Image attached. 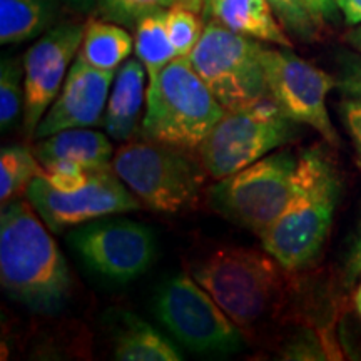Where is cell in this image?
Listing matches in <instances>:
<instances>
[{"label": "cell", "instance_id": "cell-1", "mask_svg": "<svg viewBox=\"0 0 361 361\" xmlns=\"http://www.w3.org/2000/svg\"><path fill=\"white\" fill-rule=\"evenodd\" d=\"M29 200H16L0 214V281L4 291L34 313L64 308L72 278L64 255Z\"/></svg>", "mask_w": 361, "mask_h": 361}, {"label": "cell", "instance_id": "cell-2", "mask_svg": "<svg viewBox=\"0 0 361 361\" xmlns=\"http://www.w3.org/2000/svg\"><path fill=\"white\" fill-rule=\"evenodd\" d=\"M340 196V173L326 149L313 146L301 151L291 200L261 236L264 251L288 271L308 266L331 231Z\"/></svg>", "mask_w": 361, "mask_h": 361}, {"label": "cell", "instance_id": "cell-3", "mask_svg": "<svg viewBox=\"0 0 361 361\" xmlns=\"http://www.w3.org/2000/svg\"><path fill=\"white\" fill-rule=\"evenodd\" d=\"M284 271L268 251L221 247L192 266V278L243 333H256L278 314Z\"/></svg>", "mask_w": 361, "mask_h": 361}, {"label": "cell", "instance_id": "cell-4", "mask_svg": "<svg viewBox=\"0 0 361 361\" xmlns=\"http://www.w3.org/2000/svg\"><path fill=\"white\" fill-rule=\"evenodd\" d=\"M224 112L189 57H176L147 85L141 134L147 141L192 152Z\"/></svg>", "mask_w": 361, "mask_h": 361}, {"label": "cell", "instance_id": "cell-5", "mask_svg": "<svg viewBox=\"0 0 361 361\" xmlns=\"http://www.w3.org/2000/svg\"><path fill=\"white\" fill-rule=\"evenodd\" d=\"M111 168L144 206L164 214L191 207L207 176L191 151L147 139L121 146Z\"/></svg>", "mask_w": 361, "mask_h": 361}, {"label": "cell", "instance_id": "cell-6", "mask_svg": "<svg viewBox=\"0 0 361 361\" xmlns=\"http://www.w3.org/2000/svg\"><path fill=\"white\" fill-rule=\"evenodd\" d=\"M264 45L211 20L189 61L226 111L269 97L263 64Z\"/></svg>", "mask_w": 361, "mask_h": 361}, {"label": "cell", "instance_id": "cell-7", "mask_svg": "<svg viewBox=\"0 0 361 361\" xmlns=\"http://www.w3.org/2000/svg\"><path fill=\"white\" fill-rule=\"evenodd\" d=\"M298 169L290 151L266 154L247 168L219 179L209 191L211 206L231 223L261 236L286 209Z\"/></svg>", "mask_w": 361, "mask_h": 361}, {"label": "cell", "instance_id": "cell-8", "mask_svg": "<svg viewBox=\"0 0 361 361\" xmlns=\"http://www.w3.org/2000/svg\"><path fill=\"white\" fill-rule=\"evenodd\" d=\"M296 123L271 99L226 111L201 142L200 161L213 179L228 178L290 142Z\"/></svg>", "mask_w": 361, "mask_h": 361}, {"label": "cell", "instance_id": "cell-9", "mask_svg": "<svg viewBox=\"0 0 361 361\" xmlns=\"http://www.w3.org/2000/svg\"><path fill=\"white\" fill-rule=\"evenodd\" d=\"M157 319L186 348L201 355H228L241 350L245 333L194 278L176 274L154 298Z\"/></svg>", "mask_w": 361, "mask_h": 361}, {"label": "cell", "instance_id": "cell-10", "mask_svg": "<svg viewBox=\"0 0 361 361\" xmlns=\"http://www.w3.org/2000/svg\"><path fill=\"white\" fill-rule=\"evenodd\" d=\"M263 64L269 97L283 114L296 124L310 126L329 146H338L340 135L326 106L336 78L296 56L291 47H264Z\"/></svg>", "mask_w": 361, "mask_h": 361}, {"label": "cell", "instance_id": "cell-11", "mask_svg": "<svg viewBox=\"0 0 361 361\" xmlns=\"http://www.w3.org/2000/svg\"><path fill=\"white\" fill-rule=\"evenodd\" d=\"M67 239L90 269L116 283L139 278L156 258L152 229L114 214L80 224Z\"/></svg>", "mask_w": 361, "mask_h": 361}, {"label": "cell", "instance_id": "cell-12", "mask_svg": "<svg viewBox=\"0 0 361 361\" xmlns=\"http://www.w3.org/2000/svg\"><path fill=\"white\" fill-rule=\"evenodd\" d=\"M25 196L52 233L139 209V200L112 168L90 171L87 184L74 192L57 191L40 176L29 184Z\"/></svg>", "mask_w": 361, "mask_h": 361}, {"label": "cell", "instance_id": "cell-13", "mask_svg": "<svg viewBox=\"0 0 361 361\" xmlns=\"http://www.w3.org/2000/svg\"><path fill=\"white\" fill-rule=\"evenodd\" d=\"M84 24L59 22L35 40L24 56L25 102L22 129L34 139L35 129L61 92L84 39Z\"/></svg>", "mask_w": 361, "mask_h": 361}, {"label": "cell", "instance_id": "cell-14", "mask_svg": "<svg viewBox=\"0 0 361 361\" xmlns=\"http://www.w3.org/2000/svg\"><path fill=\"white\" fill-rule=\"evenodd\" d=\"M114 72L89 66L79 56L72 62L61 92L45 112L34 141L66 129L96 128L104 123Z\"/></svg>", "mask_w": 361, "mask_h": 361}, {"label": "cell", "instance_id": "cell-15", "mask_svg": "<svg viewBox=\"0 0 361 361\" xmlns=\"http://www.w3.org/2000/svg\"><path fill=\"white\" fill-rule=\"evenodd\" d=\"M146 75V67L139 59H128L116 72L102 123L107 135L114 141H129L137 133L147 94Z\"/></svg>", "mask_w": 361, "mask_h": 361}, {"label": "cell", "instance_id": "cell-16", "mask_svg": "<svg viewBox=\"0 0 361 361\" xmlns=\"http://www.w3.org/2000/svg\"><path fill=\"white\" fill-rule=\"evenodd\" d=\"M34 154L44 168L59 161H69L94 171L111 168L114 147L111 139L104 133L89 128H78L39 139L34 146Z\"/></svg>", "mask_w": 361, "mask_h": 361}, {"label": "cell", "instance_id": "cell-17", "mask_svg": "<svg viewBox=\"0 0 361 361\" xmlns=\"http://www.w3.org/2000/svg\"><path fill=\"white\" fill-rule=\"evenodd\" d=\"M207 11L213 20L234 32L278 47H293L269 0H209Z\"/></svg>", "mask_w": 361, "mask_h": 361}, {"label": "cell", "instance_id": "cell-18", "mask_svg": "<svg viewBox=\"0 0 361 361\" xmlns=\"http://www.w3.org/2000/svg\"><path fill=\"white\" fill-rule=\"evenodd\" d=\"M61 0H0V44L39 39L59 24Z\"/></svg>", "mask_w": 361, "mask_h": 361}, {"label": "cell", "instance_id": "cell-19", "mask_svg": "<svg viewBox=\"0 0 361 361\" xmlns=\"http://www.w3.org/2000/svg\"><path fill=\"white\" fill-rule=\"evenodd\" d=\"M114 360L179 361L183 355L154 326L133 313H123L114 336Z\"/></svg>", "mask_w": 361, "mask_h": 361}, {"label": "cell", "instance_id": "cell-20", "mask_svg": "<svg viewBox=\"0 0 361 361\" xmlns=\"http://www.w3.org/2000/svg\"><path fill=\"white\" fill-rule=\"evenodd\" d=\"M134 49L129 30L114 22L92 19L85 24L84 39L78 56L101 71H117Z\"/></svg>", "mask_w": 361, "mask_h": 361}, {"label": "cell", "instance_id": "cell-21", "mask_svg": "<svg viewBox=\"0 0 361 361\" xmlns=\"http://www.w3.org/2000/svg\"><path fill=\"white\" fill-rule=\"evenodd\" d=\"M134 51L146 67L149 82H152L159 72L178 57L166 27V12L152 13L135 25Z\"/></svg>", "mask_w": 361, "mask_h": 361}, {"label": "cell", "instance_id": "cell-22", "mask_svg": "<svg viewBox=\"0 0 361 361\" xmlns=\"http://www.w3.org/2000/svg\"><path fill=\"white\" fill-rule=\"evenodd\" d=\"M45 176L34 151L20 146H7L0 151V202L2 207L19 200L35 178Z\"/></svg>", "mask_w": 361, "mask_h": 361}, {"label": "cell", "instance_id": "cell-23", "mask_svg": "<svg viewBox=\"0 0 361 361\" xmlns=\"http://www.w3.org/2000/svg\"><path fill=\"white\" fill-rule=\"evenodd\" d=\"M24 62L4 57L0 62V128L4 133L24 114Z\"/></svg>", "mask_w": 361, "mask_h": 361}, {"label": "cell", "instance_id": "cell-24", "mask_svg": "<svg viewBox=\"0 0 361 361\" xmlns=\"http://www.w3.org/2000/svg\"><path fill=\"white\" fill-rule=\"evenodd\" d=\"M174 4L176 0H96L94 12L99 19L134 30L142 19L166 12Z\"/></svg>", "mask_w": 361, "mask_h": 361}, {"label": "cell", "instance_id": "cell-25", "mask_svg": "<svg viewBox=\"0 0 361 361\" xmlns=\"http://www.w3.org/2000/svg\"><path fill=\"white\" fill-rule=\"evenodd\" d=\"M166 27L178 57H189L202 37L204 27L200 13L176 2L166 11Z\"/></svg>", "mask_w": 361, "mask_h": 361}, {"label": "cell", "instance_id": "cell-26", "mask_svg": "<svg viewBox=\"0 0 361 361\" xmlns=\"http://www.w3.org/2000/svg\"><path fill=\"white\" fill-rule=\"evenodd\" d=\"M269 4L288 34L305 42L316 39L319 24L301 0H269Z\"/></svg>", "mask_w": 361, "mask_h": 361}, {"label": "cell", "instance_id": "cell-27", "mask_svg": "<svg viewBox=\"0 0 361 361\" xmlns=\"http://www.w3.org/2000/svg\"><path fill=\"white\" fill-rule=\"evenodd\" d=\"M90 171L69 161H59L45 166L44 178L54 189L61 192H74L84 188L89 180Z\"/></svg>", "mask_w": 361, "mask_h": 361}, {"label": "cell", "instance_id": "cell-28", "mask_svg": "<svg viewBox=\"0 0 361 361\" xmlns=\"http://www.w3.org/2000/svg\"><path fill=\"white\" fill-rule=\"evenodd\" d=\"M336 62V89L345 97L361 101V54L343 51Z\"/></svg>", "mask_w": 361, "mask_h": 361}, {"label": "cell", "instance_id": "cell-29", "mask_svg": "<svg viewBox=\"0 0 361 361\" xmlns=\"http://www.w3.org/2000/svg\"><path fill=\"white\" fill-rule=\"evenodd\" d=\"M340 116L343 124H345L346 133L350 134L356 154L361 159V101L345 97L340 106Z\"/></svg>", "mask_w": 361, "mask_h": 361}, {"label": "cell", "instance_id": "cell-30", "mask_svg": "<svg viewBox=\"0 0 361 361\" xmlns=\"http://www.w3.org/2000/svg\"><path fill=\"white\" fill-rule=\"evenodd\" d=\"M345 276L348 279V283H353L355 279L361 276V218L356 226V233L351 243L348 256H346V264H345Z\"/></svg>", "mask_w": 361, "mask_h": 361}, {"label": "cell", "instance_id": "cell-31", "mask_svg": "<svg viewBox=\"0 0 361 361\" xmlns=\"http://www.w3.org/2000/svg\"><path fill=\"white\" fill-rule=\"evenodd\" d=\"M301 2L318 24L326 19H333L338 11L336 0H301Z\"/></svg>", "mask_w": 361, "mask_h": 361}, {"label": "cell", "instance_id": "cell-32", "mask_svg": "<svg viewBox=\"0 0 361 361\" xmlns=\"http://www.w3.org/2000/svg\"><path fill=\"white\" fill-rule=\"evenodd\" d=\"M343 17L348 25L361 24V0H336Z\"/></svg>", "mask_w": 361, "mask_h": 361}, {"label": "cell", "instance_id": "cell-33", "mask_svg": "<svg viewBox=\"0 0 361 361\" xmlns=\"http://www.w3.org/2000/svg\"><path fill=\"white\" fill-rule=\"evenodd\" d=\"M62 6L79 13H90L96 8V0H61Z\"/></svg>", "mask_w": 361, "mask_h": 361}, {"label": "cell", "instance_id": "cell-34", "mask_svg": "<svg viewBox=\"0 0 361 361\" xmlns=\"http://www.w3.org/2000/svg\"><path fill=\"white\" fill-rule=\"evenodd\" d=\"M346 42H348L355 51L361 52V24L353 25V29L346 34Z\"/></svg>", "mask_w": 361, "mask_h": 361}, {"label": "cell", "instance_id": "cell-35", "mask_svg": "<svg viewBox=\"0 0 361 361\" xmlns=\"http://www.w3.org/2000/svg\"><path fill=\"white\" fill-rule=\"evenodd\" d=\"M176 2L183 4V6L192 8L194 12L201 13L204 8H207V2H209V0H176Z\"/></svg>", "mask_w": 361, "mask_h": 361}, {"label": "cell", "instance_id": "cell-36", "mask_svg": "<svg viewBox=\"0 0 361 361\" xmlns=\"http://www.w3.org/2000/svg\"><path fill=\"white\" fill-rule=\"evenodd\" d=\"M355 303H356V310H358V313L361 316V284L358 288V291H356V298H355Z\"/></svg>", "mask_w": 361, "mask_h": 361}]
</instances>
